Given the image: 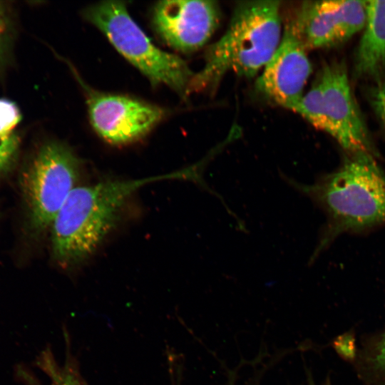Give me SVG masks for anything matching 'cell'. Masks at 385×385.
Returning a JSON list of instances; mask_svg holds the SVG:
<instances>
[{
    "mask_svg": "<svg viewBox=\"0 0 385 385\" xmlns=\"http://www.w3.org/2000/svg\"><path fill=\"white\" fill-rule=\"evenodd\" d=\"M326 213L327 221L312 259L344 232H356L385 225V174L375 157L347 155L336 170L303 185L285 177Z\"/></svg>",
    "mask_w": 385,
    "mask_h": 385,
    "instance_id": "obj_1",
    "label": "cell"
},
{
    "mask_svg": "<svg viewBox=\"0 0 385 385\" xmlns=\"http://www.w3.org/2000/svg\"><path fill=\"white\" fill-rule=\"evenodd\" d=\"M175 178H185V170L75 187L51 226L54 260L66 269L85 260L115 226L133 193L150 183Z\"/></svg>",
    "mask_w": 385,
    "mask_h": 385,
    "instance_id": "obj_2",
    "label": "cell"
},
{
    "mask_svg": "<svg viewBox=\"0 0 385 385\" xmlns=\"http://www.w3.org/2000/svg\"><path fill=\"white\" fill-rule=\"evenodd\" d=\"M282 35L280 1L239 3L226 31L207 48L204 65L194 73L188 94L213 91L230 71L242 77L255 76L274 54Z\"/></svg>",
    "mask_w": 385,
    "mask_h": 385,
    "instance_id": "obj_3",
    "label": "cell"
},
{
    "mask_svg": "<svg viewBox=\"0 0 385 385\" xmlns=\"http://www.w3.org/2000/svg\"><path fill=\"white\" fill-rule=\"evenodd\" d=\"M84 16L153 85L164 84L182 97L188 96L194 73L187 63L156 46L133 21L123 2H100L88 7Z\"/></svg>",
    "mask_w": 385,
    "mask_h": 385,
    "instance_id": "obj_4",
    "label": "cell"
},
{
    "mask_svg": "<svg viewBox=\"0 0 385 385\" xmlns=\"http://www.w3.org/2000/svg\"><path fill=\"white\" fill-rule=\"evenodd\" d=\"M294 112L334 138L348 155L378 156L352 95L344 63L324 65Z\"/></svg>",
    "mask_w": 385,
    "mask_h": 385,
    "instance_id": "obj_5",
    "label": "cell"
},
{
    "mask_svg": "<svg viewBox=\"0 0 385 385\" xmlns=\"http://www.w3.org/2000/svg\"><path fill=\"white\" fill-rule=\"evenodd\" d=\"M78 175V160L66 145L49 142L40 148L21 178L32 234L39 235L51 226Z\"/></svg>",
    "mask_w": 385,
    "mask_h": 385,
    "instance_id": "obj_6",
    "label": "cell"
},
{
    "mask_svg": "<svg viewBox=\"0 0 385 385\" xmlns=\"http://www.w3.org/2000/svg\"><path fill=\"white\" fill-rule=\"evenodd\" d=\"M307 51L292 20L284 26L278 47L257 78L256 91L271 103L294 111L312 72Z\"/></svg>",
    "mask_w": 385,
    "mask_h": 385,
    "instance_id": "obj_7",
    "label": "cell"
},
{
    "mask_svg": "<svg viewBox=\"0 0 385 385\" xmlns=\"http://www.w3.org/2000/svg\"><path fill=\"white\" fill-rule=\"evenodd\" d=\"M87 105L91 123L106 141L122 145L146 135L165 115L155 105L124 96L88 90Z\"/></svg>",
    "mask_w": 385,
    "mask_h": 385,
    "instance_id": "obj_8",
    "label": "cell"
},
{
    "mask_svg": "<svg viewBox=\"0 0 385 385\" xmlns=\"http://www.w3.org/2000/svg\"><path fill=\"white\" fill-rule=\"evenodd\" d=\"M366 1H306L292 21L307 50L340 44L364 29Z\"/></svg>",
    "mask_w": 385,
    "mask_h": 385,
    "instance_id": "obj_9",
    "label": "cell"
},
{
    "mask_svg": "<svg viewBox=\"0 0 385 385\" xmlns=\"http://www.w3.org/2000/svg\"><path fill=\"white\" fill-rule=\"evenodd\" d=\"M219 19L217 3L209 0L161 1L152 14L153 26L159 37L182 52H192L205 46Z\"/></svg>",
    "mask_w": 385,
    "mask_h": 385,
    "instance_id": "obj_10",
    "label": "cell"
},
{
    "mask_svg": "<svg viewBox=\"0 0 385 385\" xmlns=\"http://www.w3.org/2000/svg\"><path fill=\"white\" fill-rule=\"evenodd\" d=\"M366 19L354 62L361 78L379 77L385 70V1H366Z\"/></svg>",
    "mask_w": 385,
    "mask_h": 385,
    "instance_id": "obj_11",
    "label": "cell"
},
{
    "mask_svg": "<svg viewBox=\"0 0 385 385\" xmlns=\"http://www.w3.org/2000/svg\"><path fill=\"white\" fill-rule=\"evenodd\" d=\"M36 365L48 378V385H87L81 376L73 356L67 349L63 364L55 359L50 348H46L38 356ZM16 376L24 385H44L26 367L19 365L16 368Z\"/></svg>",
    "mask_w": 385,
    "mask_h": 385,
    "instance_id": "obj_12",
    "label": "cell"
},
{
    "mask_svg": "<svg viewBox=\"0 0 385 385\" xmlns=\"http://www.w3.org/2000/svg\"><path fill=\"white\" fill-rule=\"evenodd\" d=\"M21 120L17 106L7 99H0V137L7 139L18 138L15 128Z\"/></svg>",
    "mask_w": 385,
    "mask_h": 385,
    "instance_id": "obj_13",
    "label": "cell"
},
{
    "mask_svg": "<svg viewBox=\"0 0 385 385\" xmlns=\"http://www.w3.org/2000/svg\"><path fill=\"white\" fill-rule=\"evenodd\" d=\"M366 360L369 369L385 382V332L374 343Z\"/></svg>",
    "mask_w": 385,
    "mask_h": 385,
    "instance_id": "obj_14",
    "label": "cell"
},
{
    "mask_svg": "<svg viewBox=\"0 0 385 385\" xmlns=\"http://www.w3.org/2000/svg\"><path fill=\"white\" fill-rule=\"evenodd\" d=\"M19 138L7 139L0 137V174L8 170L16 155Z\"/></svg>",
    "mask_w": 385,
    "mask_h": 385,
    "instance_id": "obj_15",
    "label": "cell"
},
{
    "mask_svg": "<svg viewBox=\"0 0 385 385\" xmlns=\"http://www.w3.org/2000/svg\"><path fill=\"white\" fill-rule=\"evenodd\" d=\"M334 348L340 356L346 360H353L356 356V342L351 332L344 333L335 339Z\"/></svg>",
    "mask_w": 385,
    "mask_h": 385,
    "instance_id": "obj_16",
    "label": "cell"
},
{
    "mask_svg": "<svg viewBox=\"0 0 385 385\" xmlns=\"http://www.w3.org/2000/svg\"><path fill=\"white\" fill-rule=\"evenodd\" d=\"M9 21L6 6L0 1V61L5 56L9 41Z\"/></svg>",
    "mask_w": 385,
    "mask_h": 385,
    "instance_id": "obj_17",
    "label": "cell"
},
{
    "mask_svg": "<svg viewBox=\"0 0 385 385\" xmlns=\"http://www.w3.org/2000/svg\"><path fill=\"white\" fill-rule=\"evenodd\" d=\"M371 103L376 113L385 125V83L374 91Z\"/></svg>",
    "mask_w": 385,
    "mask_h": 385,
    "instance_id": "obj_18",
    "label": "cell"
},
{
    "mask_svg": "<svg viewBox=\"0 0 385 385\" xmlns=\"http://www.w3.org/2000/svg\"><path fill=\"white\" fill-rule=\"evenodd\" d=\"M232 377H230V381H229V384L230 385H233V383H232Z\"/></svg>",
    "mask_w": 385,
    "mask_h": 385,
    "instance_id": "obj_19",
    "label": "cell"
},
{
    "mask_svg": "<svg viewBox=\"0 0 385 385\" xmlns=\"http://www.w3.org/2000/svg\"><path fill=\"white\" fill-rule=\"evenodd\" d=\"M309 385H313L312 382L310 381V382L309 383ZM324 385H329V384L328 382H327Z\"/></svg>",
    "mask_w": 385,
    "mask_h": 385,
    "instance_id": "obj_20",
    "label": "cell"
}]
</instances>
